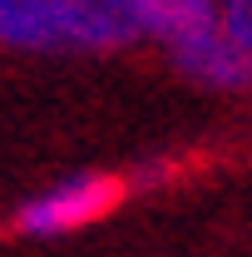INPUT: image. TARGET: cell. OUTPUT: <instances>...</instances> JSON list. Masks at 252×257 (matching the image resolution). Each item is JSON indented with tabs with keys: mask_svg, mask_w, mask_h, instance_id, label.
I'll list each match as a JSON object with an SVG mask.
<instances>
[{
	"mask_svg": "<svg viewBox=\"0 0 252 257\" xmlns=\"http://www.w3.org/2000/svg\"><path fill=\"white\" fill-rule=\"evenodd\" d=\"M124 198V178L114 173H69L60 183L40 188L15 208V232L25 237H64L74 227L99 223L114 203Z\"/></svg>",
	"mask_w": 252,
	"mask_h": 257,
	"instance_id": "cell-1",
	"label": "cell"
},
{
	"mask_svg": "<svg viewBox=\"0 0 252 257\" xmlns=\"http://www.w3.org/2000/svg\"><path fill=\"white\" fill-rule=\"evenodd\" d=\"M163 55H168V64H173L188 84H198V89L237 94V89L252 84V50L237 45L222 20H208V25H198V30L168 40Z\"/></svg>",
	"mask_w": 252,
	"mask_h": 257,
	"instance_id": "cell-2",
	"label": "cell"
},
{
	"mask_svg": "<svg viewBox=\"0 0 252 257\" xmlns=\"http://www.w3.org/2000/svg\"><path fill=\"white\" fill-rule=\"evenodd\" d=\"M64 50H124L139 30V5L134 0H50Z\"/></svg>",
	"mask_w": 252,
	"mask_h": 257,
	"instance_id": "cell-3",
	"label": "cell"
},
{
	"mask_svg": "<svg viewBox=\"0 0 252 257\" xmlns=\"http://www.w3.org/2000/svg\"><path fill=\"white\" fill-rule=\"evenodd\" d=\"M0 50H25V55L64 50L50 0H0Z\"/></svg>",
	"mask_w": 252,
	"mask_h": 257,
	"instance_id": "cell-4",
	"label": "cell"
},
{
	"mask_svg": "<svg viewBox=\"0 0 252 257\" xmlns=\"http://www.w3.org/2000/svg\"><path fill=\"white\" fill-rule=\"evenodd\" d=\"M139 5V30L154 45H168L178 35L218 20V0H134Z\"/></svg>",
	"mask_w": 252,
	"mask_h": 257,
	"instance_id": "cell-5",
	"label": "cell"
},
{
	"mask_svg": "<svg viewBox=\"0 0 252 257\" xmlns=\"http://www.w3.org/2000/svg\"><path fill=\"white\" fill-rule=\"evenodd\" d=\"M218 20L232 30L237 45L252 50V0H218Z\"/></svg>",
	"mask_w": 252,
	"mask_h": 257,
	"instance_id": "cell-6",
	"label": "cell"
}]
</instances>
